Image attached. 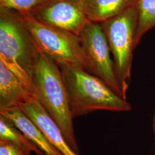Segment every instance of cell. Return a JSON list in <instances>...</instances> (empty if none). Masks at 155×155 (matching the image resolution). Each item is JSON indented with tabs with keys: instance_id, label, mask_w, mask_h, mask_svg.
Here are the masks:
<instances>
[{
	"instance_id": "cell-1",
	"label": "cell",
	"mask_w": 155,
	"mask_h": 155,
	"mask_svg": "<svg viewBox=\"0 0 155 155\" xmlns=\"http://www.w3.org/2000/svg\"><path fill=\"white\" fill-rule=\"evenodd\" d=\"M39 51L20 15L0 8V61L35 98L32 78Z\"/></svg>"
},
{
	"instance_id": "cell-2",
	"label": "cell",
	"mask_w": 155,
	"mask_h": 155,
	"mask_svg": "<svg viewBox=\"0 0 155 155\" xmlns=\"http://www.w3.org/2000/svg\"><path fill=\"white\" fill-rule=\"evenodd\" d=\"M32 80L36 98L61 129L67 143L78 153L73 118L61 70L40 49Z\"/></svg>"
},
{
	"instance_id": "cell-3",
	"label": "cell",
	"mask_w": 155,
	"mask_h": 155,
	"mask_svg": "<svg viewBox=\"0 0 155 155\" xmlns=\"http://www.w3.org/2000/svg\"><path fill=\"white\" fill-rule=\"evenodd\" d=\"M72 118L97 110L129 111L132 105L101 79L84 70L62 67Z\"/></svg>"
},
{
	"instance_id": "cell-4",
	"label": "cell",
	"mask_w": 155,
	"mask_h": 155,
	"mask_svg": "<svg viewBox=\"0 0 155 155\" xmlns=\"http://www.w3.org/2000/svg\"><path fill=\"white\" fill-rule=\"evenodd\" d=\"M137 5L101 24L107 40L117 77L125 94L130 81L135 36L138 22Z\"/></svg>"
},
{
	"instance_id": "cell-5",
	"label": "cell",
	"mask_w": 155,
	"mask_h": 155,
	"mask_svg": "<svg viewBox=\"0 0 155 155\" xmlns=\"http://www.w3.org/2000/svg\"><path fill=\"white\" fill-rule=\"evenodd\" d=\"M19 15L39 48L58 66L81 68L88 72L78 36L46 26L29 15Z\"/></svg>"
},
{
	"instance_id": "cell-6",
	"label": "cell",
	"mask_w": 155,
	"mask_h": 155,
	"mask_svg": "<svg viewBox=\"0 0 155 155\" xmlns=\"http://www.w3.org/2000/svg\"><path fill=\"white\" fill-rule=\"evenodd\" d=\"M88 72L99 78L114 93L127 100L111 59L110 50L100 23L89 21L79 35Z\"/></svg>"
},
{
	"instance_id": "cell-7",
	"label": "cell",
	"mask_w": 155,
	"mask_h": 155,
	"mask_svg": "<svg viewBox=\"0 0 155 155\" xmlns=\"http://www.w3.org/2000/svg\"><path fill=\"white\" fill-rule=\"evenodd\" d=\"M29 16L46 26L77 36L90 21L83 0H47Z\"/></svg>"
},
{
	"instance_id": "cell-8",
	"label": "cell",
	"mask_w": 155,
	"mask_h": 155,
	"mask_svg": "<svg viewBox=\"0 0 155 155\" xmlns=\"http://www.w3.org/2000/svg\"><path fill=\"white\" fill-rule=\"evenodd\" d=\"M39 127L51 144L63 155H79L67 143L61 129L36 98L31 97L18 106Z\"/></svg>"
},
{
	"instance_id": "cell-9",
	"label": "cell",
	"mask_w": 155,
	"mask_h": 155,
	"mask_svg": "<svg viewBox=\"0 0 155 155\" xmlns=\"http://www.w3.org/2000/svg\"><path fill=\"white\" fill-rule=\"evenodd\" d=\"M0 114L10 121L45 155H63L51 144L39 127L18 107L1 111Z\"/></svg>"
},
{
	"instance_id": "cell-10",
	"label": "cell",
	"mask_w": 155,
	"mask_h": 155,
	"mask_svg": "<svg viewBox=\"0 0 155 155\" xmlns=\"http://www.w3.org/2000/svg\"><path fill=\"white\" fill-rule=\"evenodd\" d=\"M31 97L20 80L0 61V111L18 107Z\"/></svg>"
},
{
	"instance_id": "cell-11",
	"label": "cell",
	"mask_w": 155,
	"mask_h": 155,
	"mask_svg": "<svg viewBox=\"0 0 155 155\" xmlns=\"http://www.w3.org/2000/svg\"><path fill=\"white\" fill-rule=\"evenodd\" d=\"M89 21L101 24L137 5V0H83Z\"/></svg>"
},
{
	"instance_id": "cell-12",
	"label": "cell",
	"mask_w": 155,
	"mask_h": 155,
	"mask_svg": "<svg viewBox=\"0 0 155 155\" xmlns=\"http://www.w3.org/2000/svg\"><path fill=\"white\" fill-rule=\"evenodd\" d=\"M139 17L135 36L136 47L145 33L155 27V0H137Z\"/></svg>"
},
{
	"instance_id": "cell-13",
	"label": "cell",
	"mask_w": 155,
	"mask_h": 155,
	"mask_svg": "<svg viewBox=\"0 0 155 155\" xmlns=\"http://www.w3.org/2000/svg\"><path fill=\"white\" fill-rule=\"evenodd\" d=\"M0 140L11 141L22 148L34 152L36 155H45L32 142L18 130L10 121L0 114Z\"/></svg>"
},
{
	"instance_id": "cell-14",
	"label": "cell",
	"mask_w": 155,
	"mask_h": 155,
	"mask_svg": "<svg viewBox=\"0 0 155 155\" xmlns=\"http://www.w3.org/2000/svg\"><path fill=\"white\" fill-rule=\"evenodd\" d=\"M47 0H0V8L29 15Z\"/></svg>"
},
{
	"instance_id": "cell-15",
	"label": "cell",
	"mask_w": 155,
	"mask_h": 155,
	"mask_svg": "<svg viewBox=\"0 0 155 155\" xmlns=\"http://www.w3.org/2000/svg\"><path fill=\"white\" fill-rule=\"evenodd\" d=\"M31 152L11 141L0 140V155H30Z\"/></svg>"
},
{
	"instance_id": "cell-16",
	"label": "cell",
	"mask_w": 155,
	"mask_h": 155,
	"mask_svg": "<svg viewBox=\"0 0 155 155\" xmlns=\"http://www.w3.org/2000/svg\"><path fill=\"white\" fill-rule=\"evenodd\" d=\"M153 130H154V133L155 136V114L153 117Z\"/></svg>"
},
{
	"instance_id": "cell-17",
	"label": "cell",
	"mask_w": 155,
	"mask_h": 155,
	"mask_svg": "<svg viewBox=\"0 0 155 155\" xmlns=\"http://www.w3.org/2000/svg\"></svg>"
}]
</instances>
